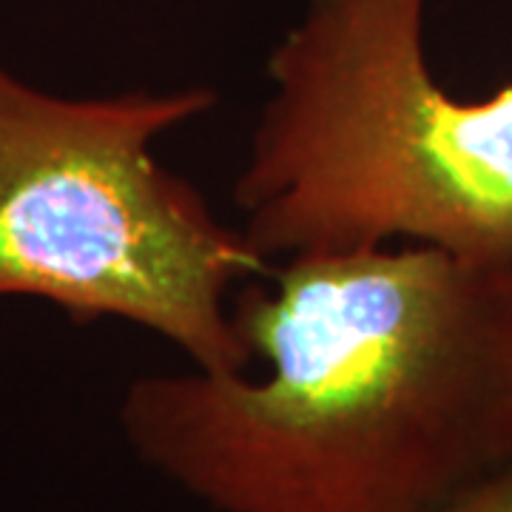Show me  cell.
<instances>
[{
    "mask_svg": "<svg viewBox=\"0 0 512 512\" xmlns=\"http://www.w3.org/2000/svg\"><path fill=\"white\" fill-rule=\"evenodd\" d=\"M259 370L143 376L123 430L214 512H439L512 461V271L430 245L239 288Z\"/></svg>",
    "mask_w": 512,
    "mask_h": 512,
    "instance_id": "obj_1",
    "label": "cell"
},
{
    "mask_svg": "<svg viewBox=\"0 0 512 512\" xmlns=\"http://www.w3.org/2000/svg\"><path fill=\"white\" fill-rule=\"evenodd\" d=\"M271 94L234 185L268 265L430 245L512 265V83L444 92L424 0H311L268 57Z\"/></svg>",
    "mask_w": 512,
    "mask_h": 512,
    "instance_id": "obj_2",
    "label": "cell"
},
{
    "mask_svg": "<svg viewBox=\"0 0 512 512\" xmlns=\"http://www.w3.org/2000/svg\"><path fill=\"white\" fill-rule=\"evenodd\" d=\"M214 103L202 86L60 97L0 66V296L140 325L202 373H251L234 299L274 265L154 157Z\"/></svg>",
    "mask_w": 512,
    "mask_h": 512,
    "instance_id": "obj_3",
    "label": "cell"
},
{
    "mask_svg": "<svg viewBox=\"0 0 512 512\" xmlns=\"http://www.w3.org/2000/svg\"><path fill=\"white\" fill-rule=\"evenodd\" d=\"M439 512H512V461L501 464Z\"/></svg>",
    "mask_w": 512,
    "mask_h": 512,
    "instance_id": "obj_4",
    "label": "cell"
},
{
    "mask_svg": "<svg viewBox=\"0 0 512 512\" xmlns=\"http://www.w3.org/2000/svg\"><path fill=\"white\" fill-rule=\"evenodd\" d=\"M510 271H512V265H510Z\"/></svg>",
    "mask_w": 512,
    "mask_h": 512,
    "instance_id": "obj_5",
    "label": "cell"
}]
</instances>
